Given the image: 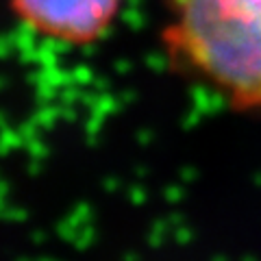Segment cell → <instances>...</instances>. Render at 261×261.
Masks as SVG:
<instances>
[{"label": "cell", "mask_w": 261, "mask_h": 261, "mask_svg": "<svg viewBox=\"0 0 261 261\" xmlns=\"http://www.w3.org/2000/svg\"><path fill=\"white\" fill-rule=\"evenodd\" d=\"M163 53L235 113H261V0H163Z\"/></svg>", "instance_id": "cell-1"}, {"label": "cell", "mask_w": 261, "mask_h": 261, "mask_svg": "<svg viewBox=\"0 0 261 261\" xmlns=\"http://www.w3.org/2000/svg\"><path fill=\"white\" fill-rule=\"evenodd\" d=\"M126 0H9L24 29L46 42L87 48L113 31Z\"/></svg>", "instance_id": "cell-2"}]
</instances>
